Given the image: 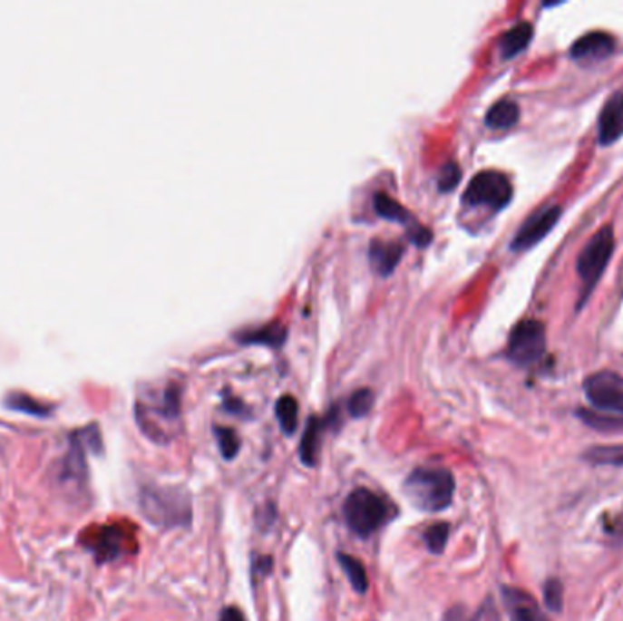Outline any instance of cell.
Listing matches in <instances>:
<instances>
[{
    "label": "cell",
    "mask_w": 623,
    "mask_h": 621,
    "mask_svg": "<svg viewBox=\"0 0 623 621\" xmlns=\"http://www.w3.org/2000/svg\"><path fill=\"white\" fill-rule=\"evenodd\" d=\"M501 596L511 621H549L538 601L525 590L503 587Z\"/></svg>",
    "instance_id": "cell-10"
},
{
    "label": "cell",
    "mask_w": 623,
    "mask_h": 621,
    "mask_svg": "<svg viewBox=\"0 0 623 621\" xmlns=\"http://www.w3.org/2000/svg\"><path fill=\"white\" fill-rule=\"evenodd\" d=\"M614 245H616L614 230L610 225H607L599 228L581 250L576 263V270L581 283L585 285L587 294L598 283L599 276L607 268L608 259L612 257V252H614Z\"/></svg>",
    "instance_id": "cell-5"
},
{
    "label": "cell",
    "mask_w": 623,
    "mask_h": 621,
    "mask_svg": "<svg viewBox=\"0 0 623 621\" xmlns=\"http://www.w3.org/2000/svg\"><path fill=\"white\" fill-rule=\"evenodd\" d=\"M583 460L598 467L623 465V445H594L583 452Z\"/></svg>",
    "instance_id": "cell-18"
},
{
    "label": "cell",
    "mask_w": 623,
    "mask_h": 621,
    "mask_svg": "<svg viewBox=\"0 0 623 621\" xmlns=\"http://www.w3.org/2000/svg\"><path fill=\"white\" fill-rule=\"evenodd\" d=\"M543 599L550 610L560 612L563 605V585L558 579H549L543 587Z\"/></svg>",
    "instance_id": "cell-27"
},
{
    "label": "cell",
    "mask_w": 623,
    "mask_h": 621,
    "mask_svg": "<svg viewBox=\"0 0 623 621\" xmlns=\"http://www.w3.org/2000/svg\"><path fill=\"white\" fill-rule=\"evenodd\" d=\"M238 339L245 341V343H261V344H268V346H281L287 339V326L279 321L263 325L259 328H252L247 332L238 334Z\"/></svg>",
    "instance_id": "cell-16"
},
{
    "label": "cell",
    "mask_w": 623,
    "mask_h": 621,
    "mask_svg": "<svg viewBox=\"0 0 623 621\" xmlns=\"http://www.w3.org/2000/svg\"><path fill=\"white\" fill-rule=\"evenodd\" d=\"M460 177H462L460 166H458L456 162H453V160L447 162V164L442 168L440 177H438V186H440V189H443V191L453 189V188L460 182Z\"/></svg>",
    "instance_id": "cell-28"
},
{
    "label": "cell",
    "mask_w": 623,
    "mask_h": 621,
    "mask_svg": "<svg viewBox=\"0 0 623 621\" xmlns=\"http://www.w3.org/2000/svg\"><path fill=\"white\" fill-rule=\"evenodd\" d=\"M219 621H247L245 614L238 606H227L221 610Z\"/></svg>",
    "instance_id": "cell-33"
},
{
    "label": "cell",
    "mask_w": 623,
    "mask_h": 621,
    "mask_svg": "<svg viewBox=\"0 0 623 621\" xmlns=\"http://www.w3.org/2000/svg\"><path fill=\"white\" fill-rule=\"evenodd\" d=\"M561 216V209L556 204H547L543 209H540L536 214H532L525 225L518 230V234L514 236L511 248L514 252H521V250H529L534 245H538L540 241H543L549 232L558 225V219Z\"/></svg>",
    "instance_id": "cell-8"
},
{
    "label": "cell",
    "mask_w": 623,
    "mask_h": 621,
    "mask_svg": "<svg viewBox=\"0 0 623 621\" xmlns=\"http://www.w3.org/2000/svg\"><path fill=\"white\" fill-rule=\"evenodd\" d=\"M297 413H299V404L294 395H283L277 399L276 416H277L281 431L287 436H292L297 429Z\"/></svg>",
    "instance_id": "cell-20"
},
{
    "label": "cell",
    "mask_w": 623,
    "mask_h": 621,
    "mask_svg": "<svg viewBox=\"0 0 623 621\" xmlns=\"http://www.w3.org/2000/svg\"><path fill=\"white\" fill-rule=\"evenodd\" d=\"M532 34L534 32H532L531 23H518L509 32H505L503 37L500 39V50H501L503 59H511L518 55L520 52H523L529 46Z\"/></svg>",
    "instance_id": "cell-15"
},
{
    "label": "cell",
    "mask_w": 623,
    "mask_h": 621,
    "mask_svg": "<svg viewBox=\"0 0 623 621\" xmlns=\"http://www.w3.org/2000/svg\"><path fill=\"white\" fill-rule=\"evenodd\" d=\"M469 621H501L500 610H498L494 599H492V597H487V599L480 605V608L472 614V617H471Z\"/></svg>",
    "instance_id": "cell-29"
},
{
    "label": "cell",
    "mask_w": 623,
    "mask_h": 621,
    "mask_svg": "<svg viewBox=\"0 0 623 621\" xmlns=\"http://www.w3.org/2000/svg\"><path fill=\"white\" fill-rule=\"evenodd\" d=\"M90 548L95 552L99 561H113V559H117L124 552V548H126L124 530H121L119 527H104V529H101V532L92 541Z\"/></svg>",
    "instance_id": "cell-12"
},
{
    "label": "cell",
    "mask_w": 623,
    "mask_h": 621,
    "mask_svg": "<svg viewBox=\"0 0 623 621\" xmlns=\"http://www.w3.org/2000/svg\"><path fill=\"white\" fill-rule=\"evenodd\" d=\"M272 567H274V559L270 556H259L256 558L252 565V574L254 577H267L272 572Z\"/></svg>",
    "instance_id": "cell-30"
},
{
    "label": "cell",
    "mask_w": 623,
    "mask_h": 621,
    "mask_svg": "<svg viewBox=\"0 0 623 621\" xmlns=\"http://www.w3.org/2000/svg\"><path fill=\"white\" fill-rule=\"evenodd\" d=\"M614 52V39L605 32H590L579 37L572 48L570 55L576 61H603Z\"/></svg>",
    "instance_id": "cell-11"
},
{
    "label": "cell",
    "mask_w": 623,
    "mask_h": 621,
    "mask_svg": "<svg viewBox=\"0 0 623 621\" xmlns=\"http://www.w3.org/2000/svg\"><path fill=\"white\" fill-rule=\"evenodd\" d=\"M337 561H339V567L345 570L352 588L357 594H365L368 588V577H366L365 565L357 558L345 554V552H337Z\"/></svg>",
    "instance_id": "cell-19"
},
{
    "label": "cell",
    "mask_w": 623,
    "mask_h": 621,
    "mask_svg": "<svg viewBox=\"0 0 623 621\" xmlns=\"http://www.w3.org/2000/svg\"><path fill=\"white\" fill-rule=\"evenodd\" d=\"M545 354V326L536 319L520 321L511 335L507 355L518 366H532Z\"/></svg>",
    "instance_id": "cell-6"
},
{
    "label": "cell",
    "mask_w": 623,
    "mask_h": 621,
    "mask_svg": "<svg viewBox=\"0 0 623 621\" xmlns=\"http://www.w3.org/2000/svg\"><path fill=\"white\" fill-rule=\"evenodd\" d=\"M518 119H520V106L509 99H501L494 102L485 115V122L494 130L512 128L518 122Z\"/></svg>",
    "instance_id": "cell-17"
},
{
    "label": "cell",
    "mask_w": 623,
    "mask_h": 621,
    "mask_svg": "<svg viewBox=\"0 0 623 621\" xmlns=\"http://www.w3.org/2000/svg\"><path fill=\"white\" fill-rule=\"evenodd\" d=\"M345 523L357 538H370L383 529L394 516V505L370 489H354L343 505Z\"/></svg>",
    "instance_id": "cell-3"
},
{
    "label": "cell",
    "mask_w": 623,
    "mask_h": 621,
    "mask_svg": "<svg viewBox=\"0 0 623 621\" xmlns=\"http://www.w3.org/2000/svg\"><path fill=\"white\" fill-rule=\"evenodd\" d=\"M403 256V247L395 241H383V239H374L368 247V257L374 265V268L381 276H388L395 265L399 263Z\"/></svg>",
    "instance_id": "cell-13"
},
{
    "label": "cell",
    "mask_w": 623,
    "mask_h": 621,
    "mask_svg": "<svg viewBox=\"0 0 623 621\" xmlns=\"http://www.w3.org/2000/svg\"><path fill=\"white\" fill-rule=\"evenodd\" d=\"M141 512L159 529L190 527L191 523V496L182 487L146 485L139 496Z\"/></svg>",
    "instance_id": "cell-2"
},
{
    "label": "cell",
    "mask_w": 623,
    "mask_h": 621,
    "mask_svg": "<svg viewBox=\"0 0 623 621\" xmlns=\"http://www.w3.org/2000/svg\"><path fill=\"white\" fill-rule=\"evenodd\" d=\"M578 416L592 429L598 431H616L623 429V418L621 416H603V413L590 412V410H579Z\"/></svg>",
    "instance_id": "cell-25"
},
{
    "label": "cell",
    "mask_w": 623,
    "mask_h": 621,
    "mask_svg": "<svg viewBox=\"0 0 623 621\" xmlns=\"http://www.w3.org/2000/svg\"><path fill=\"white\" fill-rule=\"evenodd\" d=\"M512 182L509 177L496 170L478 171L463 193V202L471 206H489L492 210H501L512 199Z\"/></svg>",
    "instance_id": "cell-4"
},
{
    "label": "cell",
    "mask_w": 623,
    "mask_h": 621,
    "mask_svg": "<svg viewBox=\"0 0 623 621\" xmlns=\"http://www.w3.org/2000/svg\"><path fill=\"white\" fill-rule=\"evenodd\" d=\"M605 532L610 536H621L623 538V518H607L605 521Z\"/></svg>",
    "instance_id": "cell-32"
},
{
    "label": "cell",
    "mask_w": 623,
    "mask_h": 621,
    "mask_svg": "<svg viewBox=\"0 0 623 621\" xmlns=\"http://www.w3.org/2000/svg\"><path fill=\"white\" fill-rule=\"evenodd\" d=\"M227 410H230V412H234V413H243L245 412V406H243V403L239 401V399H227Z\"/></svg>",
    "instance_id": "cell-34"
},
{
    "label": "cell",
    "mask_w": 623,
    "mask_h": 621,
    "mask_svg": "<svg viewBox=\"0 0 623 621\" xmlns=\"http://www.w3.org/2000/svg\"><path fill=\"white\" fill-rule=\"evenodd\" d=\"M410 238H412V241H414L415 245L423 247V245H427V243L433 239V234H431L429 228H425V227H422V225H415V227L410 230Z\"/></svg>",
    "instance_id": "cell-31"
},
{
    "label": "cell",
    "mask_w": 623,
    "mask_h": 621,
    "mask_svg": "<svg viewBox=\"0 0 623 621\" xmlns=\"http://www.w3.org/2000/svg\"><path fill=\"white\" fill-rule=\"evenodd\" d=\"M623 135V93L614 92L603 104L598 119V141L601 146L616 142Z\"/></svg>",
    "instance_id": "cell-9"
},
{
    "label": "cell",
    "mask_w": 623,
    "mask_h": 621,
    "mask_svg": "<svg viewBox=\"0 0 623 621\" xmlns=\"http://www.w3.org/2000/svg\"><path fill=\"white\" fill-rule=\"evenodd\" d=\"M323 422L316 416H312L307 423V429L301 438L299 445V458L303 465L307 467H316L321 452V438H323Z\"/></svg>",
    "instance_id": "cell-14"
},
{
    "label": "cell",
    "mask_w": 623,
    "mask_h": 621,
    "mask_svg": "<svg viewBox=\"0 0 623 621\" xmlns=\"http://www.w3.org/2000/svg\"><path fill=\"white\" fill-rule=\"evenodd\" d=\"M214 434H216L221 456L227 461H232L239 454V449H241L239 436L236 434L234 429H229V427H214Z\"/></svg>",
    "instance_id": "cell-24"
},
{
    "label": "cell",
    "mask_w": 623,
    "mask_h": 621,
    "mask_svg": "<svg viewBox=\"0 0 623 621\" xmlns=\"http://www.w3.org/2000/svg\"><path fill=\"white\" fill-rule=\"evenodd\" d=\"M374 209L381 218L390 219V221H408L410 219V214L406 212L404 206L383 191L374 195Z\"/></svg>",
    "instance_id": "cell-21"
},
{
    "label": "cell",
    "mask_w": 623,
    "mask_h": 621,
    "mask_svg": "<svg viewBox=\"0 0 623 621\" xmlns=\"http://www.w3.org/2000/svg\"><path fill=\"white\" fill-rule=\"evenodd\" d=\"M374 404V392L370 388H359L348 397V412L354 418H363Z\"/></svg>",
    "instance_id": "cell-26"
},
{
    "label": "cell",
    "mask_w": 623,
    "mask_h": 621,
    "mask_svg": "<svg viewBox=\"0 0 623 621\" xmlns=\"http://www.w3.org/2000/svg\"><path fill=\"white\" fill-rule=\"evenodd\" d=\"M454 490V476L442 467H418L403 481V494L410 505L431 514L449 509Z\"/></svg>",
    "instance_id": "cell-1"
},
{
    "label": "cell",
    "mask_w": 623,
    "mask_h": 621,
    "mask_svg": "<svg viewBox=\"0 0 623 621\" xmlns=\"http://www.w3.org/2000/svg\"><path fill=\"white\" fill-rule=\"evenodd\" d=\"M451 536V525L447 521H438L423 532V541L431 554H443Z\"/></svg>",
    "instance_id": "cell-23"
},
{
    "label": "cell",
    "mask_w": 623,
    "mask_h": 621,
    "mask_svg": "<svg viewBox=\"0 0 623 621\" xmlns=\"http://www.w3.org/2000/svg\"><path fill=\"white\" fill-rule=\"evenodd\" d=\"M6 404L12 410H19V412L30 413V416H37V418H46L54 410L52 406L34 399L32 395H26V393H10L6 399Z\"/></svg>",
    "instance_id": "cell-22"
},
{
    "label": "cell",
    "mask_w": 623,
    "mask_h": 621,
    "mask_svg": "<svg viewBox=\"0 0 623 621\" xmlns=\"http://www.w3.org/2000/svg\"><path fill=\"white\" fill-rule=\"evenodd\" d=\"M585 393L596 410L623 413V379L614 372H598L587 377Z\"/></svg>",
    "instance_id": "cell-7"
}]
</instances>
